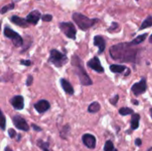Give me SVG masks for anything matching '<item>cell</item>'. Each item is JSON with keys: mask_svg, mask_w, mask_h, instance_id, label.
<instances>
[{"mask_svg": "<svg viewBox=\"0 0 152 151\" xmlns=\"http://www.w3.org/2000/svg\"><path fill=\"white\" fill-rule=\"evenodd\" d=\"M61 85L62 86V89L65 91V93H67L69 95H72L74 93V89H73V86L71 85V84L67 81L66 79L64 78H61Z\"/></svg>", "mask_w": 152, "mask_h": 151, "instance_id": "cell-16", "label": "cell"}, {"mask_svg": "<svg viewBox=\"0 0 152 151\" xmlns=\"http://www.w3.org/2000/svg\"><path fill=\"white\" fill-rule=\"evenodd\" d=\"M4 35L5 37L10 38L12 40V42L14 44V46L19 47V46H21L23 44V40L21 38V36L17 32L13 31L11 28H9L8 26H5L4 27Z\"/></svg>", "mask_w": 152, "mask_h": 151, "instance_id": "cell-5", "label": "cell"}, {"mask_svg": "<svg viewBox=\"0 0 152 151\" xmlns=\"http://www.w3.org/2000/svg\"><path fill=\"white\" fill-rule=\"evenodd\" d=\"M146 90H147V81L145 78H142L139 83L134 84L131 88V91L135 96H139L140 94H142Z\"/></svg>", "mask_w": 152, "mask_h": 151, "instance_id": "cell-7", "label": "cell"}, {"mask_svg": "<svg viewBox=\"0 0 152 151\" xmlns=\"http://www.w3.org/2000/svg\"><path fill=\"white\" fill-rule=\"evenodd\" d=\"M135 145L136 146H141L142 145V140L141 139H136L135 140Z\"/></svg>", "mask_w": 152, "mask_h": 151, "instance_id": "cell-32", "label": "cell"}, {"mask_svg": "<svg viewBox=\"0 0 152 151\" xmlns=\"http://www.w3.org/2000/svg\"><path fill=\"white\" fill-rule=\"evenodd\" d=\"M40 18H41L40 12L37 11V10H34V11H32L31 12H29L27 15L25 20H26V21L28 23L32 24V25H36V24H37V22L40 20Z\"/></svg>", "mask_w": 152, "mask_h": 151, "instance_id": "cell-11", "label": "cell"}, {"mask_svg": "<svg viewBox=\"0 0 152 151\" xmlns=\"http://www.w3.org/2000/svg\"><path fill=\"white\" fill-rule=\"evenodd\" d=\"M32 127L34 128V130H35V131H38V132H40V131H41V128H40V127H38V126H37V125H32Z\"/></svg>", "mask_w": 152, "mask_h": 151, "instance_id": "cell-33", "label": "cell"}, {"mask_svg": "<svg viewBox=\"0 0 152 151\" xmlns=\"http://www.w3.org/2000/svg\"><path fill=\"white\" fill-rule=\"evenodd\" d=\"M8 133H9V136L11 139H14L16 137V132L14 131V129H9Z\"/></svg>", "mask_w": 152, "mask_h": 151, "instance_id": "cell-28", "label": "cell"}, {"mask_svg": "<svg viewBox=\"0 0 152 151\" xmlns=\"http://www.w3.org/2000/svg\"><path fill=\"white\" fill-rule=\"evenodd\" d=\"M0 29H1V21H0Z\"/></svg>", "mask_w": 152, "mask_h": 151, "instance_id": "cell-38", "label": "cell"}, {"mask_svg": "<svg viewBox=\"0 0 152 151\" xmlns=\"http://www.w3.org/2000/svg\"><path fill=\"white\" fill-rule=\"evenodd\" d=\"M37 146L39 148H41L44 151H50L49 150V143L48 142H45L41 140L37 141Z\"/></svg>", "mask_w": 152, "mask_h": 151, "instance_id": "cell-25", "label": "cell"}, {"mask_svg": "<svg viewBox=\"0 0 152 151\" xmlns=\"http://www.w3.org/2000/svg\"><path fill=\"white\" fill-rule=\"evenodd\" d=\"M41 18H42L43 21H51L52 19H53V16L50 15V14H45V15L41 16Z\"/></svg>", "mask_w": 152, "mask_h": 151, "instance_id": "cell-27", "label": "cell"}, {"mask_svg": "<svg viewBox=\"0 0 152 151\" xmlns=\"http://www.w3.org/2000/svg\"><path fill=\"white\" fill-rule=\"evenodd\" d=\"M149 41H150V43L151 44H152V35L150 36V38H149Z\"/></svg>", "mask_w": 152, "mask_h": 151, "instance_id": "cell-35", "label": "cell"}, {"mask_svg": "<svg viewBox=\"0 0 152 151\" xmlns=\"http://www.w3.org/2000/svg\"><path fill=\"white\" fill-rule=\"evenodd\" d=\"M11 21L12 22V23H14V24H16L17 26H20V27H21V28H27L28 27V22L26 21V20L25 19H23V18H20V17H19V16H16V15H12V17H11Z\"/></svg>", "mask_w": 152, "mask_h": 151, "instance_id": "cell-15", "label": "cell"}, {"mask_svg": "<svg viewBox=\"0 0 152 151\" xmlns=\"http://www.w3.org/2000/svg\"><path fill=\"white\" fill-rule=\"evenodd\" d=\"M0 128L2 130H5L6 128V120H5V117L3 114L2 110L0 109Z\"/></svg>", "mask_w": 152, "mask_h": 151, "instance_id": "cell-23", "label": "cell"}, {"mask_svg": "<svg viewBox=\"0 0 152 151\" xmlns=\"http://www.w3.org/2000/svg\"><path fill=\"white\" fill-rule=\"evenodd\" d=\"M148 151H152V148H151V149H150Z\"/></svg>", "mask_w": 152, "mask_h": 151, "instance_id": "cell-37", "label": "cell"}, {"mask_svg": "<svg viewBox=\"0 0 152 151\" xmlns=\"http://www.w3.org/2000/svg\"><path fill=\"white\" fill-rule=\"evenodd\" d=\"M110 69L114 72V73H118V74H122L126 69H127V68L126 66H123V65H118V64H113V65H110Z\"/></svg>", "mask_w": 152, "mask_h": 151, "instance_id": "cell-18", "label": "cell"}, {"mask_svg": "<svg viewBox=\"0 0 152 151\" xmlns=\"http://www.w3.org/2000/svg\"><path fill=\"white\" fill-rule=\"evenodd\" d=\"M147 36H148V35H147V33H145V34H142V35L139 36H137L136 38H134L132 42H129V44H130L131 46L137 45V44H139L142 43V42L146 39Z\"/></svg>", "mask_w": 152, "mask_h": 151, "instance_id": "cell-19", "label": "cell"}, {"mask_svg": "<svg viewBox=\"0 0 152 151\" xmlns=\"http://www.w3.org/2000/svg\"><path fill=\"white\" fill-rule=\"evenodd\" d=\"M4 151H12L9 147H7V148H5V150H4Z\"/></svg>", "mask_w": 152, "mask_h": 151, "instance_id": "cell-34", "label": "cell"}, {"mask_svg": "<svg viewBox=\"0 0 152 151\" xmlns=\"http://www.w3.org/2000/svg\"><path fill=\"white\" fill-rule=\"evenodd\" d=\"M150 113H151V117H152V108L150 109Z\"/></svg>", "mask_w": 152, "mask_h": 151, "instance_id": "cell-36", "label": "cell"}, {"mask_svg": "<svg viewBox=\"0 0 152 151\" xmlns=\"http://www.w3.org/2000/svg\"><path fill=\"white\" fill-rule=\"evenodd\" d=\"M12 123H13V125H15V127H16L17 129H19V130L27 132V131H28V129H29V126H28V125L27 124L26 120H25L23 117H21L20 116H18V115L14 116V117H12Z\"/></svg>", "mask_w": 152, "mask_h": 151, "instance_id": "cell-8", "label": "cell"}, {"mask_svg": "<svg viewBox=\"0 0 152 151\" xmlns=\"http://www.w3.org/2000/svg\"><path fill=\"white\" fill-rule=\"evenodd\" d=\"M49 61L51 63H53L55 67L61 68V67H62L64 64H66L68 62V58H67V56L65 54L61 53L58 50L53 49L50 52Z\"/></svg>", "mask_w": 152, "mask_h": 151, "instance_id": "cell-4", "label": "cell"}, {"mask_svg": "<svg viewBox=\"0 0 152 151\" xmlns=\"http://www.w3.org/2000/svg\"><path fill=\"white\" fill-rule=\"evenodd\" d=\"M94 44L99 48V53H102L106 47V43L102 36H95L94 38Z\"/></svg>", "mask_w": 152, "mask_h": 151, "instance_id": "cell-14", "label": "cell"}, {"mask_svg": "<svg viewBox=\"0 0 152 151\" xmlns=\"http://www.w3.org/2000/svg\"><path fill=\"white\" fill-rule=\"evenodd\" d=\"M32 82H33V77L32 76H28V77L27 79V82H26L27 86H30L32 85Z\"/></svg>", "mask_w": 152, "mask_h": 151, "instance_id": "cell-30", "label": "cell"}, {"mask_svg": "<svg viewBox=\"0 0 152 151\" xmlns=\"http://www.w3.org/2000/svg\"><path fill=\"white\" fill-rule=\"evenodd\" d=\"M87 66H88L90 69L95 70V71L98 72V73H102V72H104V69H103L102 66L101 65V62H100V60H99L98 57H94L92 60H90V61L87 62Z\"/></svg>", "mask_w": 152, "mask_h": 151, "instance_id": "cell-10", "label": "cell"}, {"mask_svg": "<svg viewBox=\"0 0 152 151\" xmlns=\"http://www.w3.org/2000/svg\"><path fill=\"white\" fill-rule=\"evenodd\" d=\"M140 118H141V117L139 114H134L132 116V119H131V129L132 130H136L139 127Z\"/></svg>", "mask_w": 152, "mask_h": 151, "instance_id": "cell-17", "label": "cell"}, {"mask_svg": "<svg viewBox=\"0 0 152 151\" xmlns=\"http://www.w3.org/2000/svg\"><path fill=\"white\" fill-rule=\"evenodd\" d=\"M34 108L38 113L42 114L46 112L50 109V103L46 100H40L34 105Z\"/></svg>", "mask_w": 152, "mask_h": 151, "instance_id": "cell-13", "label": "cell"}, {"mask_svg": "<svg viewBox=\"0 0 152 151\" xmlns=\"http://www.w3.org/2000/svg\"><path fill=\"white\" fill-rule=\"evenodd\" d=\"M72 19L82 30H87L98 21V19H90L79 12H74L72 14Z\"/></svg>", "mask_w": 152, "mask_h": 151, "instance_id": "cell-3", "label": "cell"}, {"mask_svg": "<svg viewBox=\"0 0 152 151\" xmlns=\"http://www.w3.org/2000/svg\"><path fill=\"white\" fill-rule=\"evenodd\" d=\"M20 64L24 65V66H29L31 64V61L28 60H21L20 61Z\"/></svg>", "mask_w": 152, "mask_h": 151, "instance_id": "cell-31", "label": "cell"}, {"mask_svg": "<svg viewBox=\"0 0 152 151\" xmlns=\"http://www.w3.org/2000/svg\"><path fill=\"white\" fill-rule=\"evenodd\" d=\"M152 26V16H148L144 20L143 22L142 23V26L140 27V30L142 29H144V28H150Z\"/></svg>", "mask_w": 152, "mask_h": 151, "instance_id": "cell-21", "label": "cell"}, {"mask_svg": "<svg viewBox=\"0 0 152 151\" xmlns=\"http://www.w3.org/2000/svg\"><path fill=\"white\" fill-rule=\"evenodd\" d=\"M136 1H138V0H136Z\"/></svg>", "mask_w": 152, "mask_h": 151, "instance_id": "cell-39", "label": "cell"}, {"mask_svg": "<svg viewBox=\"0 0 152 151\" xmlns=\"http://www.w3.org/2000/svg\"><path fill=\"white\" fill-rule=\"evenodd\" d=\"M118 98H119V96H118V95H115L112 99H110V103H111V104H113V105H117V102H118Z\"/></svg>", "mask_w": 152, "mask_h": 151, "instance_id": "cell-29", "label": "cell"}, {"mask_svg": "<svg viewBox=\"0 0 152 151\" xmlns=\"http://www.w3.org/2000/svg\"><path fill=\"white\" fill-rule=\"evenodd\" d=\"M101 109V105L97 102V101H94L93 103H91L88 107V112L90 113H96L100 110Z\"/></svg>", "mask_w": 152, "mask_h": 151, "instance_id": "cell-20", "label": "cell"}, {"mask_svg": "<svg viewBox=\"0 0 152 151\" xmlns=\"http://www.w3.org/2000/svg\"><path fill=\"white\" fill-rule=\"evenodd\" d=\"M104 151H118V150L115 149V147H114V145H113V143H112V142H111V141H107V142H106V143H105V145H104Z\"/></svg>", "mask_w": 152, "mask_h": 151, "instance_id": "cell-24", "label": "cell"}, {"mask_svg": "<svg viewBox=\"0 0 152 151\" xmlns=\"http://www.w3.org/2000/svg\"><path fill=\"white\" fill-rule=\"evenodd\" d=\"M72 64L75 68V71H76V74L77 75L79 80H80V83L83 85H91L93 84L90 77L87 75L86 69H84L83 67V62L82 61L79 59V57H77V55H74L73 56V59H72Z\"/></svg>", "mask_w": 152, "mask_h": 151, "instance_id": "cell-2", "label": "cell"}, {"mask_svg": "<svg viewBox=\"0 0 152 151\" xmlns=\"http://www.w3.org/2000/svg\"><path fill=\"white\" fill-rule=\"evenodd\" d=\"M14 6H15V5H14V3H12V4H10L4 5V6L0 10V13L4 14V13H5L6 12H8V11H10V10L13 9Z\"/></svg>", "mask_w": 152, "mask_h": 151, "instance_id": "cell-26", "label": "cell"}, {"mask_svg": "<svg viewBox=\"0 0 152 151\" xmlns=\"http://www.w3.org/2000/svg\"><path fill=\"white\" fill-rule=\"evenodd\" d=\"M82 141L83 143L91 150H94L96 146V139L93 134L90 133H86L82 136Z\"/></svg>", "mask_w": 152, "mask_h": 151, "instance_id": "cell-9", "label": "cell"}, {"mask_svg": "<svg viewBox=\"0 0 152 151\" xmlns=\"http://www.w3.org/2000/svg\"><path fill=\"white\" fill-rule=\"evenodd\" d=\"M60 29L61 30L64 35L71 39H76L77 35V29L73 23L71 22H61L60 23Z\"/></svg>", "mask_w": 152, "mask_h": 151, "instance_id": "cell-6", "label": "cell"}, {"mask_svg": "<svg viewBox=\"0 0 152 151\" xmlns=\"http://www.w3.org/2000/svg\"><path fill=\"white\" fill-rule=\"evenodd\" d=\"M11 104L13 107V109L17 110H21L24 108V99L20 95H16L11 99Z\"/></svg>", "mask_w": 152, "mask_h": 151, "instance_id": "cell-12", "label": "cell"}, {"mask_svg": "<svg viewBox=\"0 0 152 151\" xmlns=\"http://www.w3.org/2000/svg\"><path fill=\"white\" fill-rule=\"evenodd\" d=\"M138 50L133 48L129 43H120L112 45L110 49V54L114 61L119 62H135Z\"/></svg>", "mask_w": 152, "mask_h": 151, "instance_id": "cell-1", "label": "cell"}, {"mask_svg": "<svg viewBox=\"0 0 152 151\" xmlns=\"http://www.w3.org/2000/svg\"><path fill=\"white\" fill-rule=\"evenodd\" d=\"M119 114L121 115V116H128V115H132V114H134V110L133 109H131L130 108H121L120 109H119Z\"/></svg>", "mask_w": 152, "mask_h": 151, "instance_id": "cell-22", "label": "cell"}]
</instances>
